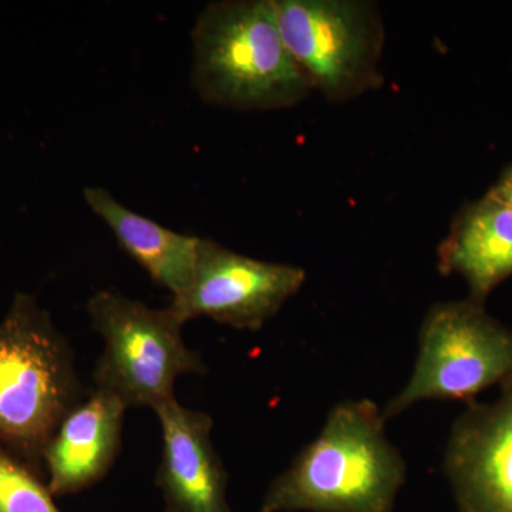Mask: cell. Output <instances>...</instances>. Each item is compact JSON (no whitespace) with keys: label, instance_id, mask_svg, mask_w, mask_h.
Masks as SVG:
<instances>
[{"label":"cell","instance_id":"obj_13","mask_svg":"<svg viewBox=\"0 0 512 512\" xmlns=\"http://www.w3.org/2000/svg\"><path fill=\"white\" fill-rule=\"evenodd\" d=\"M0 512H62L47 484L0 444Z\"/></svg>","mask_w":512,"mask_h":512},{"label":"cell","instance_id":"obj_12","mask_svg":"<svg viewBox=\"0 0 512 512\" xmlns=\"http://www.w3.org/2000/svg\"><path fill=\"white\" fill-rule=\"evenodd\" d=\"M83 195L90 210L111 229L124 251L157 284L173 292V298L188 288L197 266L200 237L180 234L131 211L104 188L87 187Z\"/></svg>","mask_w":512,"mask_h":512},{"label":"cell","instance_id":"obj_10","mask_svg":"<svg viewBox=\"0 0 512 512\" xmlns=\"http://www.w3.org/2000/svg\"><path fill=\"white\" fill-rule=\"evenodd\" d=\"M127 406L106 390L77 404L47 444L43 461L50 493H79L99 483L119 454Z\"/></svg>","mask_w":512,"mask_h":512},{"label":"cell","instance_id":"obj_9","mask_svg":"<svg viewBox=\"0 0 512 512\" xmlns=\"http://www.w3.org/2000/svg\"><path fill=\"white\" fill-rule=\"evenodd\" d=\"M163 433L157 485L167 512H234L228 476L211 440L208 414L168 400L156 410Z\"/></svg>","mask_w":512,"mask_h":512},{"label":"cell","instance_id":"obj_14","mask_svg":"<svg viewBox=\"0 0 512 512\" xmlns=\"http://www.w3.org/2000/svg\"><path fill=\"white\" fill-rule=\"evenodd\" d=\"M488 194L512 205V165L501 174L497 183L488 190Z\"/></svg>","mask_w":512,"mask_h":512},{"label":"cell","instance_id":"obj_8","mask_svg":"<svg viewBox=\"0 0 512 512\" xmlns=\"http://www.w3.org/2000/svg\"><path fill=\"white\" fill-rule=\"evenodd\" d=\"M454 421L444 473L460 512H512V380Z\"/></svg>","mask_w":512,"mask_h":512},{"label":"cell","instance_id":"obj_1","mask_svg":"<svg viewBox=\"0 0 512 512\" xmlns=\"http://www.w3.org/2000/svg\"><path fill=\"white\" fill-rule=\"evenodd\" d=\"M382 409L345 400L266 491L261 512H393L406 480Z\"/></svg>","mask_w":512,"mask_h":512},{"label":"cell","instance_id":"obj_7","mask_svg":"<svg viewBox=\"0 0 512 512\" xmlns=\"http://www.w3.org/2000/svg\"><path fill=\"white\" fill-rule=\"evenodd\" d=\"M305 281L299 266L261 261L201 238L191 284L170 306L185 323L207 316L235 329L258 330Z\"/></svg>","mask_w":512,"mask_h":512},{"label":"cell","instance_id":"obj_2","mask_svg":"<svg viewBox=\"0 0 512 512\" xmlns=\"http://www.w3.org/2000/svg\"><path fill=\"white\" fill-rule=\"evenodd\" d=\"M192 43V87L207 103L288 109L315 90L285 45L274 0L211 3L195 22Z\"/></svg>","mask_w":512,"mask_h":512},{"label":"cell","instance_id":"obj_6","mask_svg":"<svg viewBox=\"0 0 512 512\" xmlns=\"http://www.w3.org/2000/svg\"><path fill=\"white\" fill-rule=\"evenodd\" d=\"M285 45L323 96L343 103L380 82L384 28L366 0H274Z\"/></svg>","mask_w":512,"mask_h":512},{"label":"cell","instance_id":"obj_4","mask_svg":"<svg viewBox=\"0 0 512 512\" xmlns=\"http://www.w3.org/2000/svg\"><path fill=\"white\" fill-rule=\"evenodd\" d=\"M87 309L104 340L94 382L127 407L156 410L175 399L178 377L205 373L201 356L185 345L184 320L171 306L148 308L119 292L99 291Z\"/></svg>","mask_w":512,"mask_h":512},{"label":"cell","instance_id":"obj_11","mask_svg":"<svg viewBox=\"0 0 512 512\" xmlns=\"http://www.w3.org/2000/svg\"><path fill=\"white\" fill-rule=\"evenodd\" d=\"M443 275H460L468 299L484 305L490 293L512 276V205L485 194L458 212L437 251Z\"/></svg>","mask_w":512,"mask_h":512},{"label":"cell","instance_id":"obj_5","mask_svg":"<svg viewBox=\"0 0 512 512\" xmlns=\"http://www.w3.org/2000/svg\"><path fill=\"white\" fill-rule=\"evenodd\" d=\"M510 380L512 330L470 299L437 303L421 323L413 375L383 407V417L393 419L426 400L473 403Z\"/></svg>","mask_w":512,"mask_h":512},{"label":"cell","instance_id":"obj_3","mask_svg":"<svg viewBox=\"0 0 512 512\" xmlns=\"http://www.w3.org/2000/svg\"><path fill=\"white\" fill-rule=\"evenodd\" d=\"M83 402L67 340L35 298L16 293L0 323V444L43 460L64 417Z\"/></svg>","mask_w":512,"mask_h":512}]
</instances>
